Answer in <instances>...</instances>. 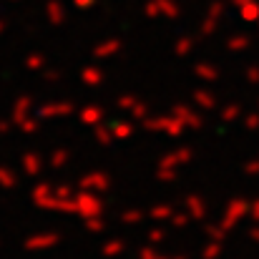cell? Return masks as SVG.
Returning a JSON list of instances; mask_svg holds the SVG:
<instances>
[]
</instances>
